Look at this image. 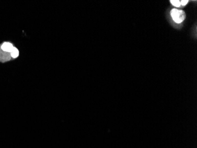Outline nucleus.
Returning <instances> with one entry per match:
<instances>
[{"mask_svg": "<svg viewBox=\"0 0 197 148\" xmlns=\"http://www.w3.org/2000/svg\"><path fill=\"white\" fill-rule=\"evenodd\" d=\"M171 15L174 22L177 23H181L185 19L186 15L182 10L173 8L171 11Z\"/></svg>", "mask_w": 197, "mask_h": 148, "instance_id": "nucleus-1", "label": "nucleus"}, {"mask_svg": "<svg viewBox=\"0 0 197 148\" xmlns=\"http://www.w3.org/2000/svg\"><path fill=\"white\" fill-rule=\"evenodd\" d=\"M171 3L173 5H174V6L177 7H181V1H177V0H175V1H172V0H171V1H170Z\"/></svg>", "mask_w": 197, "mask_h": 148, "instance_id": "nucleus-5", "label": "nucleus"}, {"mask_svg": "<svg viewBox=\"0 0 197 148\" xmlns=\"http://www.w3.org/2000/svg\"><path fill=\"white\" fill-rule=\"evenodd\" d=\"M188 3V1H187V0H185V1L184 0H183V1H181V5L184 6V5H186Z\"/></svg>", "mask_w": 197, "mask_h": 148, "instance_id": "nucleus-6", "label": "nucleus"}, {"mask_svg": "<svg viewBox=\"0 0 197 148\" xmlns=\"http://www.w3.org/2000/svg\"><path fill=\"white\" fill-rule=\"evenodd\" d=\"M10 53H11V57H13V58H16V57H18L19 55L18 50L17 49L16 47H13V49H12V51H11V52H10Z\"/></svg>", "mask_w": 197, "mask_h": 148, "instance_id": "nucleus-4", "label": "nucleus"}, {"mask_svg": "<svg viewBox=\"0 0 197 148\" xmlns=\"http://www.w3.org/2000/svg\"><path fill=\"white\" fill-rule=\"evenodd\" d=\"M13 47H14V46H13L11 43H8V42H5V43H4L3 45H1V49L3 50V51L10 53L11 51H12V49H13Z\"/></svg>", "mask_w": 197, "mask_h": 148, "instance_id": "nucleus-3", "label": "nucleus"}, {"mask_svg": "<svg viewBox=\"0 0 197 148\" xmlns=\"http://www.w3.org/2000/svg\"><path fill=\"white\" fill-rule=\"evenodd\" d=\"M11 53L3 51L0 47V62H5L11 59Z\"/></svg>", "mask_w": 197, "mask_h": 148, "instance_id": "nucleus-2", "label": "nucleus"}]
</instances>
